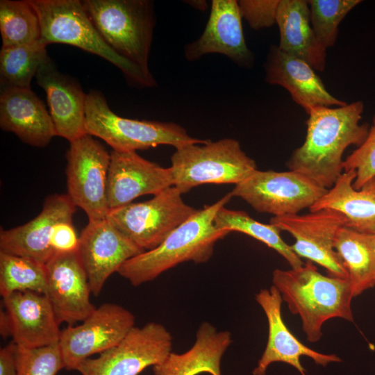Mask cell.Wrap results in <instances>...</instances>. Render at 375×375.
<instances>
[{"instance_id":"f1b7e54d","label":"cell","mask_w":375,"mask_h":375,"mask_svg":"<svg viewBox=\"0 0 375 375\" xmlns=\"http://www.w3.org/2000/svg\"><path fill=\"white\" fill-rule=\"evenodd\" d=\"M47 46L40 40L24 45L2 47L0 51L1 87L31 89L32 78L49 58Z\"/></svg>"},{"instance_id":"9a60e30c","label":"cell","mask_w":375,"mask_h":375,"mask_svg":"<svg viewBox=\"0 0 375 375\" xmlns=\"http://www.w3.org/2000/svg\"><path fill=\"white\" fill-rule=\"evenodd\" d=\"M47 292L60 324L73 326L86 319L95 310L88 278L76 251L56 253L45 265Z\"/></svg>"},{"instance_id":"8d00e7d4","label":"cell","mask_w":375,"mask_h":375,"mask_svg":"<svg viewBox=\"0 0 375 375\" xmlns=\"http://www.w3.org/2000/svg\"><path fill=\"white\" fill-rule=\"evenodd\" d=\"M16 344L12 341L0 350V375H17Z\"/></svg>"},{"instance_id":"44dd1931","label":"cell","mask_w":375,"mask_h":375,"mask_svg":"<svg viewBox=\"0 0 375 375\" xmlns=\"http://www.w3.org/2000/svg\"><path fill=\"white\" fill-rule=\"evenodd\" d=\"M265 81L285 88L307 114L315 107L347 104L331 94L315 70L307 62L278 46H272L265 62Z\"/></svg>"},{"instance_id":"f35d334b","label":"cell","mask_w":375,"mask_h":375,"mask_svg":"<svg viewBox=\"0 0 375 375\" xmlns=\"http://www.w3.org/2000/svg\"><path fill=\"white\" fill-rule=\"evenodd\" d=\"M372 236H373L374 249V253H375V234L372 235Z\"/></svg>"},{"instance_id":"ba28073f","label":"cell","mask_w":375,"mask_h":375,"mask_svg":"<svg viewBox=\"0 0 375 375\" xmlns=\"http://www.w3.org/2000/svg\"><path fill=\"white\" fill-rule=\"evenodd\" d=\"M182 194L172 186L150 200L111 209L106 218L137 246L151 250L197 212Z\"/></svg>"},{"instance_id":"e0dca14e","label":"cell","mask_w":375,"mask_h":375,"mask_svg":"<svg viewBox=\"0 0 375 375\" xmlns=\"http://www.w3.org/2000/svg\"><path fill=\"white\" fill-rule=\"evenodd\" d=\"M76 210L67 194L48 196L35 218L10 229H1L0 251L46 265L56 253L49 244L53 226L60 222L72 221Z\"/></svg>"},{"instance_id":"6da1fadb","label":"cell","mask_w":375,"mask_h":375,"mask_svg":"<svg viewBox=\"0 0 375 375\" xmlns=\"http://www.w3.org/2000/svg\"><path fill=\"white\" fill-rule=\"evenodd\" d=\"M364 104L360 101L344 106H319L310 110L306 139L292 153L288 167L330 189L344 172L342 156L350 145L359 147L369 126L360 124Z\"/></svg>"},{"instance_id":"30bf717a","label":"cell","mask_w":375,"mask_h":375,"mask_svg":"<svg viewBox=\"0 0 375 375\" xmlns=\"http://www.w3.org/2000/svg\"><path fill=\"white\" fill-rule=\"evenodd\" d=\"M67 195L88 221L106 219L110 153L92 135L71 142L66 153Z\"/></svg>"},{"instance_id":"2e32d148","label":"cell","mask_w":375,"mask_h":375,"mask_svg":"<svg viewBox=\"0 0 375 375\" xmlns=\"http://www.w3.org/2000/svg\"><path fill=\"white\" fill-rule=\"evenodd\" d=\"M255 299L266 315L268 339L265 351L253 370V375H265L269 365L276 362L289 364L301 375H306L300 362L301 356L309 357L323 367L341 361L335 354H324L312 350L292 334L283 321L281 314L283 299L275 286L272 285L269 289L260 290Z\"/></svg>"},{"instance_id":"83f0119b","label":"cell","mask_w":375,"mask_h":375,"mask_svg":"<svg viewBox=\"0 0 375 375\" xmlns=\"http://www.w3.org/2000/svg\"><path fill=\"white\" fill-rule=\"evenodd\" d=\"M214 224L219 230L228 233L236 231L247 234L275 250L296 269L304 262L281 237L280 231L274 225L265 224L251 217L246 212L221 208L215 215Z\"/></svg>"},{"instance_id":"d4e9b609","label":"cell","mask_w":375,"mask_h":375,"mask_svg":"<svg viewBox=\"0 0 375 375\" xmlns=\"http://www.w3.org/2000/svg\"><path fill=\"white\" fill-rule=\"evenodd\" d=\"M232 342L231 334L202 322L192 347L183 353H171L161 363L153 366L154 375H197L207 372L222 375V358Z\"/></svg>"},{"instance_id":"8992f818","label":"cell","mask_w":375,"mask_h":375,"mask_svg":"<svg viewBox=\"0 0 375 375\" xmlns=\"http://www.w3.org/2000/svg\"><path fill=\"white\" fill-rule=\"evenodd\" d=\"M85 128L87 134L99 138L117 151H136L158 145L178 149L208 142L190 136L184 128L173 122L118 116L111 110L103 94L94 90L86 94Z\"/></svg>"},{"instance_id":"d6986e66","label":"cell","mask_w":375,"mask_h":375,"mask_svg":"<svg viewBox=\"0 0 375 375\" xmlns=\"http://www.w3.org/2000/svg\"><path fill=\"white\" fill-rule=\"evenodd\" d=\"M173 186L170 167L144 159L136 151L110 152L107 197L109 210L147 194L156 195Z\"/></svg>"},{"instance_id":"9c48e42d","label":"cell","mask_w":375,"mask_h":375,"mask_svg":"<svg viewBox=\"0 0 375 375\" xmlns=\"http://www.w3.org/2000/svg\"><path fill=\"white\" fill-rule=\"evenodd\" d=\"M328 189L294 171L255 170L230 192L253 209L275 216L299 214L310 208Z\"/></svg>"},{"instance_id":"7402d4cb","label":"cell","mask_w":375,"mask_h":375,"mask_svg":"<svg viewBox=\"0 0 375 375\" xmlns=\"http://www.w3.org/2000/svg\"><path fill=\"white\" fill-rule=\"evenodd\" d=\"M44 89L57 135L69 142L86 135V94L76 81L60 73L49 57L35 75Z\"/></svg>"},{"instance_id":"ffe728a7","label":"cell","mask_w":375,"mask_h":375,"mask_svg":"<svg viewBox=\"0 0 375 375\" xmlns=\"http://www.w3.org/2000/svg\"><path fill=\"white\" fill-rule=\"evenodd\" d=\"M12 342L26 348H38L59 342L61 330L46 294L25 291L3 298Z\"/></svg>"},{"instance_id":"d6a6232c","label":"cell","mask_w":375,"mask_h":375,"mask_svg":"<svg viewBox=\"0 0 375 375\" xmlns=\"http://www.w3.org/2000/svg\"><path fill=\"white\" fill-rule=\"evenodd\" d=\"M17 375H56L65 364L58 343L38 348L16 345Z\"/></svg>"},{"instance_id":"1f68e13d","label":"cell","mask_w":375,"mask_h":375,"mask_svg":"<svg viewBox=\"0 0 375 375\" xmlns=\"http://www.w3.org/2000/svg\"><path fill=\"white\" fill-rule=\"evenodd\" d=\"M360 2L359 0L308 1L312 28L325 49L334 46L340 22Z\"/></svg>"},{"instance_id":"cb8c5ba5","label":"cell","mask_w":375,"mask_h":375,"mask_svg":"<svg viewBox=\"0 0 375 375\" xmlns=\"http://www.w3.org/2000/svg\"><path fill=\"white\" fill-rule=\"evenodd\" d=\"M356 173L344 171L334 185L309 209L332 210L342 215L346 226L360 233L375 234V177L356 190Z\"/></svg>"},{"instance_id":"e575fe53","label":"cell","mask_w":375,"mask_h":375,"mask_svg":"<svg viewBox=\"0 0 375 375\" xmlns=\"http://www.w3.org/2000/svg\"><path fill=\"white\" fill-rule=\"evenodd\" d=\"M280 0H241L238 6L242 17L255 30L268 28L276 23Z\"/></svg>"},{"instance_id":"484cf974","label":"cell","mask_w":375,"mask_h":375,"mask_svg":"<svg viewBox=\"0 0 375 375\" xmlns=\"http://www.w3.org/2000/svg\"><path fill=\"white\" fill-rule=\"evenodd\" d=\"M276 23L280 32L279 49L303 60L315 71L323 72L326 49L312 28L308 1L280 0Z\"/></svg>"},{"instance_id":"277c9868","label":"cell","mask_w":375,"mask_h":375,"mask_svg":"<svg viewBox=\"0 0 375 375\" xmlns=\"http://www.w3.org/2000/svg\"><path fill=\"white\" fill-rule=\"evenodd\" d=\"M38 14L40 40L69 44L99 56L118 67L131 84L142 88L156 85L153 76L145 74L137 65L118 55L102 38L81 1L28 0Z\"/></svg>"},{"instance_id":"4dcf8cb0","label":"cell","mask_w":375,"mask_h":375,"mask_svg":"<svg viewBox=\"0 0 375 375\" xmlns=\"http://www.w3.org/2000/svg\"><path fill=\"white\" fill-rule=\"evenodd\" d=\"M0 33L3 47L40 40V19L28 1H0Z\"/></svg>"},{"instance_id":"74e56055","label":"cell","mask_w":375,"mask_h":375,"mask_svg":"<svg viewBox=\"0 0 375 375\" xmlns=\"http://www.w3.org/2000/svg\"><path fill=\"white\" fill-rule=\"evenodd\" d=\"M0 333L3 338L11 336L10 324L5 310L0 312Z\"/></svg>"},{"instance_id":"836d02e7","label":"cell","mask_w":375,"mask_h":375,"mask_svg":"<svg viewBox=\"0 0 375 375\" xmlns=\"http://www.w3.org/2000/svg\"><path fill=\"white\" fill-rule=\"evenodd\" d=\"M349 170L356 173L353 183L356 190L375 177V116L365 141L344 161V171Z\"/></svg>"},{"instance_id":"7c38bea8","label":"cell","mask_w":375,"mask_h":375,"mask_svg":"<svg viewBox=\"0 0 375 375\" xmlns=\"http://www.w3.org/2000/svg\"><path fill=\"white\" fill-rule=\"evenodd\" d=\"M135 326L134 315L123 306L105 303L78 326L61 330L58 342L65 369L76 370L83 360L118 344Z\"/></svg>"},{"instance_id":"603a6c76","label":"cell","mask_w":375,"mask_h":375,"mask_svg":"<svg viewBox=\"0 0 375 375\" xmlns=\"http://www.w3.org/2000/svg\"><path fill=\"white\" fill-rule=\"evenodd\" d=\"M0 126L22 142L44 147L57 135L50 113L43 101L31 90L1 87Z\"/></svg>"},{"instance_id":"4316f807","label":"cell","mask_w":375,"mask_h":375,"mask_svg":"<svg viewBox=\"0 0 375 375\" xmlns=\"http://www.w3.org/2000/svg\"><path fill=\"white\" fill-rule=\"evenodd\" d=\"M334 247L347 272L354 297L375 286L372 235L344 226L338 233Z\"/></svg>"},{"instance_id":"4fadbf2b","label":"cell","mask_w":375,"mask_h":375,"mask_svg":"<svg viewBox=\"0 0 375 375\" xmlns=\"http://www.w3.org/2000/svg\"><path fill=\"white\" fill-rule=\"evenodd\" d=\"M269 224L289 233L295 240L291 245L299 257L324 267L328 276L348 279L347 272L335 250V241L346 219L332 210H321L305 215L275 216Z\"/></svg>"},{"instance_id":"7a4b0ae2","label":"cell","mask_w":375,"mask_h":375,"mask_svg":"<svg viewBox=\"0 0 375 375\" xmlns=\"http://www.w3.org/2000/svg\"><path fill=\"white\" fill-rule=\"evenodd\" d=\"M272 283L290 311L299 315L307 340L319 341L324 324L332 318L353 322L351 285L346 278L322 274L312 262L299 268L276 269Z\"/></svg>"},{"instance_id":"ac0fdd59","label":"cell","mask_w":375,"mask_h":375,"mask_svg":"<svg viewBox=\"0 0 375 375\" xmlns=\"http://www.w3.org/2000/svg\"><path fill=\"white\" fill-rule=\"evenodd\" d=\"M209 53L223 54L242 67H249L253 64V55L244 40L237 1L212 0L203 33L184 48L188 61L199 60Z\"/></svg>"},{"instance_id":"f546056e","label":"cell","mask_w":375,"mask_h":375,"mask_svg":"<svg viewBox=\"0 0 375 375\" xmlns=\"http://www.w3.org/2000/svg\"><path fill=\"white\" fill-rule=\"evenodd\" d=\"M46 294V265L35 260L0 251V294L4 298L17 292Z\"/></svg>"},{"instance_id":"3957f363","label":"cell","mask_w":375,"mask_h":375,"mask_svg":"<svg viewBox=\"0 0 375 375\" xmlns=\"http://www.w3.org/2000/svg\"><path fill=\"white\" fill-rule=\"evenodd\" d=\"M231 193L205 206L174 229L157 247L127 261L117 273L134 285L154 280L180 263H203L212 256L216 242L228 234L214 224L217 211L231 199Z\"/></svg>"},{"instance_id":"5bb4252c","label":"cell","mask_w":375,"mask_h":375,"mask_svg":"<svg viewBox=\"0 0 375 375\" xmlns=\"http://www.w3.org/2000/svg\"><path fill=\"white\" fill-rule=\"evenodd\" d=\"M144 251L107 218L88 221L79 237L77 252L92 294L98 296L113 273L126 261Z\"/></svg>"},{"instance_id":"d590c367","label":"cell","mask_w":375,"mask_h":375,"mask_svg":"<svg viewBox=\"0 0 375 375\" xmlns=\"http://www.w3.org/2000/svg\"><path fill=\"white\" fill-rule=\"evenodd\" d=\"M78 242L79 237L77 236L72 221L60 222L53 226L49 244L56 253L76 251Z\"/></svg>"},{"instance_id":"52a82bcc","label":"cell","mask_w":375,"mask_h":375,"mask_svg":"<svg viewBox=\"0 0 375 375\" xmlns=\"http://www.w3.org/2000/svg\"><path fill=\"white\" fill-rule=\"evenodd\" d=\"M171 164L173 186L182 194L203 184L235 185L257 169L256 162L231 138L176 149Z\"/></svg>"},{"instance_id":"8fae6325","label":"cell","mask_w":375,"mask_h":375,"mask_svg":"<svg viewBox=\"0 0 375 375\" xmlns=\"http://www.w3.org/2000/svg\"><path fill=\"white\" fill-rule=\"evenodd\" d=\"M173 338L161 324L134 326L115 346L88 358L77 368L81 375H138L161 363L172 353Z\"/></svg>"},{"instance_id":"5b68a950","label":"cell","mask_w":375,"mask_h":375,"mask_svg":"<svg viewBox=\"0 0 375 375\" xmlns=\"http://www.w3.org/2000/svg\"><path fill=\"white\" fill-rule=\"evenodd\" d=\"M81 3L106 43L149 76V55L155 26L149 0H83Z\"/></svg>"}]
</instances>
